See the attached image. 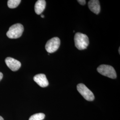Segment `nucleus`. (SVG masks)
<instances>
[{"mask_svg":"<svg viewBox=\"0 0 120 120\" xmlns=\"http://www.w3.org/2000/svg\"><path fill=\"white\" fill-rule=\"evenodd\" d=\"M24 31V27L22 24L17 23L11 26L6 35L7 37L11 39H17L22 36Z\"/></svg>","mask_w":120,"mask_h":120,"instance_id":"f03ea898","label":"nucleus"},{"mask_svg":"<svg viewBox=\"0 0 120 120\" xmlns=\"http://www.w3.org/2000/svg\"><path fill=\"white\" fill-rule=\"evenodd\" d=\"M60 39L57 37H54L49 40L45 45L46 50L49 53H53L56 52L60 45Z\"/></svg>","mask_w":120,"mask_h":120,"instance_id":"39448f33","label":"nucleus"},{"mask_svg":"<svg viewBox=\"0 0 120 120\" xmlns=\"http://www.w3.org/2000/svg\"><path fill=\"white\" fill-rule=\"evenodd\" d=\"M41 17H42V18H44V16L43 15H41Z\"/></svg>","mask_w":120,"mask_h":120,"instance_id":"2eb2a0df","label":"nucleus"},{"mask_svg":"<svg viewBox=\"0 0 120 120\" xmlns=\"http://www.w3.org/2000/svg\"><path fill=\"white\" fill-rule=\"evenodd\" d=\"M46 6V1L45 0H38L35 5V11L37 14L40 15L43 12Z\"/></svg>","mask_w":120,"mask_h":120,"instance_id":"1a4fd4ad","label":"nucleus"},{"mask_svg":"<svg viewBox=\"0 0 120 120\" xmlns=\"http://www.w3.org/2000/svg\"><path fill=\"white\" fill-rule=\"evenodd\" d=\"M77 1L79 2V3L82 5H84L86 4V1L85 0H78Z\"/></svg>","mask_w":120,"mask_h":120,"instance_id":"f8f14e48","label":"nucleus"},{"mask_svg":"<svg viewBox=\"0 0 120 120\" xmlns=\"http://www.w3.org/2000/svg\"><path fill=\"white\" fill-rule=\"evenodd\" d=\"M3 77V74H2V73H1V72H0V81L1 80V79H2Z\"/></svg>","mask_w":120,"mask_h":120,"instance_id":"ddd939ff","label":"nucleus"},{"mask_svg":"<svg viewBox=\"0 0 120 120\" xmlns=\"http://www.w3.org/2000/svg\"><path fill=\"white\" fill-rule=\"evenodd\" d=\"M77 90L83 97L88 101H93L94 99V94L84 84H79L77 86Z\"/></svg>","mask_w":120,"mask_h":120,"instance_id":"20e7f679","label":"nucleus"},{"mask_svg":"<svg viewBox=\"0 0 120 120\" xmlns=\"http://www.w3.org/2000/svg\"><path fill=\"white\" fill-rule=\"evenodd\" d=\"M5 62L7 66L13 71H17L21 67V62L13 58L7 57Z\"/></svg>","mask_w":120,"mask_h":120,"instance_id":"423d86ee","label":"nucleus"},{"mask_svg":"<svg viewBox=\"0 0 120 120\" xmlns=\"http://www.w3.org/2000/svg\"><path fill=\"white\" fill-rule=\"evenodd\" d=\"M0 120H4L2 116H0Z\"/></svg>","mask_w":120,"mask_h":120,"instance_id":"4468645a","label":"nucleus"},{"mask_svg":"<svg viewBox=\"0 0 120 120\" xmlns=\"http://www.w3.org/2000/svg\"><path fill=\"white\" fill-rule=\"evenodd\" d=\"M45 117V114L43 113H38L31 116L29 120H43Z\"/></svg>","mask_w":120,"mask_h":120,"instance_id":"9b49d317","label":"nucleus"},{"mask_svg":"<svg viewBox=\"0 0 120 120\" xmlns=\"http://www.w3.org/2000/svg\"><path fill=\"white\" fill-rule=\"evenodd\" d=\"M120 48H119V54H120Z\"/></svg>","mask_w":120,"mask_h":120,"instance_id":"dca6fc26","label":"nucleus"},{"mask_svg":"<svg viewBox=\"0 0 120 120\" xmlns=\"http://www.w3.org/2000/svg\"><path fill=\"white\" fill-rule=\"evenodd\" d=\"M21 2V0H9L8 1V6L10 9H14L17 7Z\"/></svg>","mask_w":120,"mask_h":120,"instance_id":"9d476101","label":"nucleus"},{"mask_svg":"<svg viewBox=\"0 0 120 120\" xmlns=\"http://www.w3.org/2000/svg\"><path fill=\"white\" fill-rule=\"evenodd\" d=\"M75 45L79 50L86 49L89 45L88 36L80 33H76L74 36Z\"/></svg>","mask_w":120,"mask_h":120,"instance_id":"f257e3e1","label":"nucleus"},{"mask_svg":"<svg viewBox=\"0 0 120 120\" xmlns=\"http://www.w3.org/2000/svg\"><path fill=\"white\" fill-rule=\"evenodd\" d=\"M97 71L101 74L112 79H115L116 74L114 69L110 65L102 64L97 68Z\"/></svg>","mask_w":120,"mask_h":120,"instance_id":"7ed1b4c3","label":"nucleus"},{"mask_svg":"<svg viewBox=\"0 0 120 120\" xmlns=\"http://www.w3.org/2000/svg\"><path fill=\"white\" fill-rule=\"evenodd\" d=\"M88 6L90 10L96 14H98L101 11L100 2L98 0H91L88 2Z\"/></svg>","mask_w":120,"mask_h":120,"instance_id":"6e6552de","label":"nucleus"},{"mask_svg":"<svg viewBox=\"0 0 120 120\" xmlns=\"http://www.w3.org/2000/svg\"><path fill=\"white\" fill-rule=\"evenodd\" d=\"M34 80L41 87H46L49 85L47 79L44 74H38L35 75Z\"/></svg>","mask_w":120,"mask_h":120,"instance_id":"0eeeda50","label":"nucleus"}]
</instances>
